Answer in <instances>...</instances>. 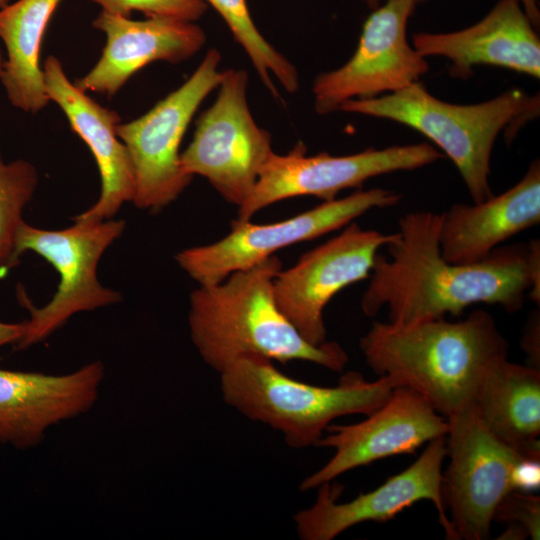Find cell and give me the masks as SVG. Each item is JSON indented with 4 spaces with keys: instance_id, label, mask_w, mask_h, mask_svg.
<instances>
[{
    "instance_id": "18",
    "label": "cell",
    "mask_w": 540,
    "mask_h": 540,
    "mask_svg": "<svg viewBox=\"0 0 540 540\" xmlns=\"http://www.w3.org/2000/svg\"><path fill=\"white\" fill-rule=\"evenodd\" d=\"M46 92L64 112L72 130L85 142L98 166L101 190L96 202L75 221L111 219L126 202H132L135 173L129 151L116 133L120 116L94 101L66 75L61 61L50 55L43 67Z\"/></svg>"
},
{
    "instance_id": "23",
    "label": "cell",
    "mask_w": 540,
    "mask_h": 540,
    "mask_svg": "<svg viewBox=\"0 0 540 540\" xmlns=\"http://www.w3.org/2000/svg\"><path fill=\"white\" fill-rule=\"evenodd\" d=\"M220 14L234 39L243 47L263 84L274 97L278 92L273 84L276 77L289 93L299 86L296 68L278 52L258 31L246 0H204Z\"/></svg>"
},
{
    "instance_id": "26",
    "label": "cell",
    "mask_w": 540,
    "mask_h": 540,
    "mask_svg": "<svg viewBox=\"0 0 540 540\" xmlns=\"http://www.w3.org/2000/svg\"><path fill=\"white\" fill-rule=\"evenodd\" d=\"M493 521L524 529L533 540L540 536V497L532 492L512 490L497 505Z\"/></svg>"
},
{
    "instance_id": "32",
    "label": "cell",
    "mask_w": 540,
    "mask_h": 540,
    "mask_svg": "<svg viewBox=\"0 0 540 540\" xmlns=\"http://www.w3.org/2000/svg\"><path fill=\"white\" fill-rule=\"evenodd\" d=\"M365 2H367L369 5H374V4H377L379 3L381 0H364ZM414 2H417L419 0H413Z\"/></svg>"
},
{
    "instance_id": "14",
    "label": "cell",
    "mask_w": 540,
    "mask_h": 540,
    "mask_svg": "<svg viewBox=\"0 0 540 540\" xmlns=\"http://www.w3.org/2000/svg\"><path fill=\"white\" fill-rule=\"evenodd\" d=\"M447 456L446 436L431 440L418 459L376 489L338 503L343 486L325 482L317 487L314 504L294 515L302 540H332L367 521L384 522L421 500L431 501L448 539H456L442 496V464Z\"/></svg>"
},
{
    "instance_id": "6",
    "label": "cell",
    "mask_w": 540,
    "mask_h": 540,
    "mask_svg": "<svg viewBox=\"0 0 540 540\" xmlns=\"http://www.w3.org/2000/svg\"><path fill=\"white\" fill-rule=\"evenodd\" d=\"M124 228V220L111 219L74 220L72 226L61 230L40 229L26 222L22 225L16 245L18 259L26 251L37 253L56 269L60 281L52 299L43 307H35L18 287V300L30 312L25 333L16 344L18 349L46 339L77 313L121 301L120 293L99 282L97 267L103 253Z\"/></svg>"
},
{
    "instance_id": "7",
    "label": "cell",
    "mask_w": 540,
    "mask_h": 540,
    "mask_svg": "<svg viewBox=\"0 0 540 540\" xmlns=\"http://www.w3.org/2000/svg\"><path fill=\"white\" fill-rule=\"evenodd\" d=\"M218 87L215 102L200 114L193 139L180 154V165L185 174L206 178L227 202L240 207L273 152L271 135L252 117L245 70L223 71Z\"/></svg>"
},
{
    "instance_id": "22",
    "label": "cell",
    "mask_w": 540,
    "mask_h": 540,
    "mask_svg": "<svg viewBox=\"0 0 540 540\" xmlns=\"http://www.w3.org/2000/svg\"><path fill=\"white\" fill-rule=\"evenodd\" d=\"M62 0H12L0 8V41L5 55L0 82L15 108L37 113L50 102L40 66L48 23Z\"/></svg>"
},
{
    "instance_id": "28",
    "label": "cell",
    "mask_w": 540,
    "mask_h": 540,
    "mask_svg": "<svg viewBox=\"0 0 540 540\" xmlns=\"http://www.w3.org/2000/svg\"><path fill=\"white\" fill-rule=\"evenodd\" d=\"M523 349L532 359V365L536 367V360L539 363V316L534 315L529 322L523 338ZM539 368V367H537Z\"/></svg>"
},
{
    "instance_id": "2",
    "label": "cell",
    "mask_w": 540,
    "mask_h": 540,
    "mask_svg": "<svg viewBox=\"0 0 540 540\" xmlns=\"http://www.w3.org/2000/svg\"><path fill=\"white\" fill-rule=\"evenodd\" d=\"M359 346L379 377L412 389L446 419L472 407L483 376L507 358L509 349L495 319L484 310L457 322H373Z\"/></svg>"
},
{
    "instance_id": "16",
    "label": "cell",
    "mask_w": 540,
    "mask_h": 540,
    "mask_svg": "<svg viewBox=\"0 0 540 540\" xmlns=\"http://www.w3.org/2000/svg\"><path fill=\"white\" fill-rule=\"evenodd\" d=\"M103 377L100 361L65 375L0 369V441L17 449L37 445L50 426L93 406Z\"/></svg>"
},
{
    "instance_id": "4",
    "label": "cell",
    "mask_w": 540,
    "mask_h": 540,
    "mask_svg": "<svg viewBox=\"0 0 540 540\" xmlns=\"http://www.w3.org/2000/svg\"><path fill=\"white\" fill-rule=\"evenodd\" d=\"M539 95L511 89L489 101L452 104L431 95L419 82L394 93L352 99L339 110L386 118L409 126L434 142L455 164L474 203L493 196L491 153L498 135L511 138L539 114Z\"/></svg>"
},
{
    "instance_id": "24",
    "label": "cell",
    "mask_w": 540,
    "mask_h": 540,
    "mask_svg": "<svg viewBox=\"0 0 540 540\" xmlns=\"http://www.w3.org/2000/svg\"><path fill=\"white\" fill-rule=\"evenodd\" d=\"M38 184L36 167L27 160L6 162L0 148V277L20 260L16 255L23 210Z\"/></svg>"
},
{
    "instance_id": "31",
    "label": "cell",
    "mask_w": 540,
    "mask_h": 540,
    "mask_svg": "<svg viewBox=\"0 0 540 540\" xmlns=\"http://www.w3.org/2000/svg\"><path fill=\"white\" fill-rule=\"evenodd\" d=\"M10 1H12V0H0V8L3 7L4 5H6L7 3H9ZM2 59H3V55H2V53L0 51V63H1Z\"/></svg>"
},
{
    "instance_id": "1",
    "label": "cell",
    "mask_w": 540,
    "mask_h": 540,
    "mask_svg": "<svg viewBox=\"0 0 540 540\" xmlns=\"http://www.w3.org/2000/svg\"><path fill=\"white\" fill-rule=\"evenodd\" d=\"M441 213H406L398 231L385 246L388 257L377 254L361 309L375 316L384 306L389 322L409 324L459 315L478 303L499 305L516 312L528 296L540 302V243L497 247L485 259L452 263L439 247Z\"/></svg>"
},
{
    "instance_id": "25",
    "label": "cell",
    "mask_w": 540,
    "mask_h": 540,
    "mask_svg": "<svg viewBox=\"0 0 540 540\" xmlns=\"http://www.w3.org/2000/svg\"><path fill=\"white\" fill-rule=\"evenodd\" d=\"M102 11L129 17L133 11L147 17H169L194 22L206 11L204 0H90Z\"/></svg>"
},
{
    "instance_id": "10",
    "label": "cell",
    "mask_w": 540,
    "mask_h": 540,
    "mask_svg": "<svg viewBox=\"0 0 540 540\" xmlns=\"http://www.w3.org/2000/svg\"><path fill=\"white\" fill-rule=\"evenodd\" d=\"M443 157L429 143L397 145L383 149L332 156L322 152L306 155L297 143L285 155L270 154L246 201L239 207V220H250L265 207L292 197L315 196L323 201L336 199L340 191L361 188L370 178L396 171L414 170Z\"/></svg>"
},
{
    "instance_id": "17",
    "label": "cell",
    "mask_w": 540,
    "mask_h": 540,
    "mask_svg": "<svg viewBox=\"0 0 540 540\" xmlns=\"http://www.w3.org/2000/svg\"><path fill=\"white\" fill-rule=\"evenodd\" d=\"M92 26L105 34L106 44L97 63L75 85L107 96L115 95L147 64L185 61L206 41L205 32L194 22L169 17L132 20L101 10Z\"/></svg>"
},
{
    "instance_id": "8",
    "label": "cell",
    "mask_w": 540,
    "mask_h": 540,
    "mask_svg": "<svg viewBox=\"0 0 540 540\" xmlns=\"http://www.w3.org/2000/svg\"><path fill=\"white\" fill-rule=\"evenodd\" d=\"M221 55L212 48L179 88L148 112L116 127L127 147L135 173L132 202L141 209L159 210L173 202L193 177L180 165V144L198 107L220 84Z\"/></svg>"
},
{
    "instance_id": "12",
    "label": "cell",
    "mask_w": 540,
    "mask_h": 540,
    "mask_svg": "<svg viewBox=\"0 0 540 540\" xmlns=\"http://www.w3.org/2000/svg\"><path fill=\"white\" fill-rule=\"evenodd\" d=\"M413 0H387L365 20L357 49L342 67L319 75L313 84L315 110L327 114L352 99L394 93L424 75L429 65L407 41Z\"/></svg>"
},
{
    "instance_id": "9",
    "label": "cell",
    "mask_w": 540,
    "mask_h": 540,
    "mask_svg": "<svg viewBox=\"0 0 540 540\" xmlns=\"http://www.w3.org/2000/svg\"><path fill=\"white\" fill-rule=\"evenodd\" d=\"M400 200L401 195L387 189H360L275 223L236 219L228 235L212 244L186 248L176 261L199 285L216 284L282 248L343 228L372 209L393 207Z\"/></svg>"
},
{
    "instance_id": "27",
    "label": "cell",
    "mask_w": 540,
    "mask_h": 540,
    "mask_svg": "<svg viewBox=\"0 0 540 540\" xmlns=\"http://www.w3.org/2000/svg\"><path fill=\"white\" fill-rule=\"evenodd\" d=\"M512 490L532 492L540 487V459L522 457L512 468Z\"/></svg>"
},
{
    "instance_id": "20",
    "label": "cell",
    "mask_w": 540,
    "mask_h": 540,
    "mask_svg": "<svg viewBox=\"0 0 540 540\" xmlns=\"http://www.w3.org/2000/svg\"><path fill=\"white\" fill-rule=\"evenodd\" d=\"M539 222L540 164L534 160L523 178L505 192L478 203H456L441 213L440 252L452 263H475Z\"/></svg>"
},
{
    "instance_id": "29",
    "label": "cell",
    "mask_w": 540,
    "mask_h": 540,
    "mask_svg": "<svg viewBox=\"0 0 540 540\" xmlns=\"http://www.w3.org/2000/svg\"><path fill=\"white\" fill-rule=\"evenodd\" d=\"M26 323H6L0 321V347L17 344L25 333Z\"/></svg>"
},
{
    "instance_id": "21",
    "label": "cell",
    "mask_w": 540,
    "mask_h": 540,
    "mask_svg": "<svg viewBox=\"0 0 540 540\" xmlns=\"http://www.w3.org/2000/svg\"><path fill=\"white\" fill-rule=\"evenodd\" d=\"M472 408L483 426L524 457L540 459V370L494 363L483 376Z\"/></svg>"
},
{
    "instance_id": "30",
    "label": "cell",
    "mask_w": 540,
    "mask_h": 540,
    "mask_svg": "<svg viewBox=\"0 0 540 540\" xmlns=\"http://www.w3.org/2000/svg\"><path fill=\"white\" fill-rule=\"evenodd\" d=\"M526 14L531 19V21L535 24L536 20L538 19V10L536 7V1L535 0H520Z\"/></svg>"
},
{
    "instance_id": "19",
    "label": "cell",
    "mask_w": 540,
    "mask_h": 540,
    "mask_svg": "<svg viewBox=\"0 0 540 540\" xmlns=\"http://www.w3.org/2000/svg\"><path fill=\"white\" fill-rule=\"evenodd\" d=\"M533 24L520 0H500L475 25L450 33H417L412 46L425 58H448L455 77L466 78L474 65L488 64L539 78L540 41Z\"/></svg>"
},
{
    "instance_id": "11",
    "label": "cell",
    "mask_w": 540,
    "mask_h": 540,
    "mask_svg": "<svg viewBox=\"0 0 540 540\" xmlns=\"http://www.w3.org/2000/svg\"><path fill=\"white\" fill-rule=\"evenodd\" d=\"M447 421L444 505L457 540H484L497 505L512 491V468L524 456L491 434L472 407Z\"/></svg>"
},
{
    "instance_id": "3",
    "label": "cell",
    "mask_w": 540,
    "mask_h": 540,
    "mask_svg": "<svg viewBox=\"0 0 540 540\" xmlns=\"http://www.w3.org/2000/svg\"><path fill=\"white\" fill-rule=\"evenodd\" d=\"M282 269L272 255L190 295L191 339L202 359L221 373L241 356L257 354L287 364L307 361L341 372L348 355L340 344L307 342L279 309L274 279Z\"/></svg>"
},
{
    "instance_id": "5",
    "label": "cell",
    "mask_w": 540,
    "mask_h": 540,
    "mask_svg": "<svg viewBox=\"0 0 540 540\" xmlns=\"http://www.w3.org/2000/svg\"><path fill=\"white\" fill-rule=\"evenodd\" d=\"M224 402L247 418L282 433L292 448L315 446L336 418L370 415L390 397L395 382L387 376L366 381L358 372L342 375L334 387L292 379L273 361L241 356L220 373Z\"/></svg>"
},
{
    "instance_id": "13",
    "label": "cell",
    "mask_w": 540,
    "mask_h": 540,
    "mask_svg": "<svg viewBox=\"0 0 540 540\" xmlns=\"http://www.w3.org/2000/svg\"><path fill=\"white\" fill-rule=\"evenodd\" d=\"M394 238L350 223L334 238L303 254L294 266L280 270L273 283L276 303L310 344L326 341L323 311L347 286L370 277L381 247Z\"/></svg>"
},
{
    "instance_id": "15",
    "label": "cell",
    "mask_w": 540,
    "mask_h": 540,
    "mask_svg": "<svg viewBox=\"0 0 540 540\" xmlns=\"http://www.w3.org/2000/svg\"><path fill=\"white\" fill-rule=\"evenodd\" d=\"M448 421L418 393L404 386L394 388L390 397L367 419L350 424H330L315 447L335 450L333 457L306 477L301 491L315 489L338 476L374 461L413 454L426 442L446 436Z\"/></svg>"
}]
</instances>
